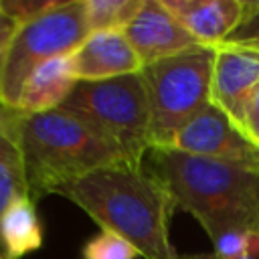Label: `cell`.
Here are the masks:
<instances>
[{
    "label": "cell",
    "mask_w": 259,
    "mask_h": 259,
    "mask_svg": "<svg viewBox=\"0 0 259 259\" xmlns=\"http://www.w3.org/2000/svg\"><path fill=\"white\" fill-rule=\"evenodd\" d=\"M101 231L132 243L144 259H178L170 241V219L176 206L164 182L144 166L97 168L57 190Z\"/></svg>",
    "instance_id": "obj_1"
},
{
    "label": "cell",
    "mask_w": 259,
    "mask_h": 259,
    "mask_svg": "<svg viewBox=\"0 0 259 259\" xmlns=\"http://www.w3.org/2000/svg\"><path fill=\"white\" fill-rule=\"evenodd\" d=\"M154 172L176 206L190 212L208 239L227 231L259 233V168L190 156L172 148H152Z\"/></svg>",
    "instance_id": "obj_2"
},
{
    "label": "cell",
    "mask_w": 259,
    "mask_h": 259,
    "mask_svg": "<svg viewBox=\"0 0 259 259\" xmlns=\"http://www.w3.org/2000/svg\"><path fill=\"white\" fill-rule=\"evenodd\" d=\"M12 130L24 160L28 196L34 202L97 168L130 164L113 142L65 109L45 113L14 109Z\"/></svg>",
    "instance_id": "obj_3"
},
{
    "label": "cell",
    "mask_w": 259,
    "mask_h": 259,
    "mask_svg": "<svg viewBox=\"0 0 259 259\" xmlns=\"http://www.w3.org/2000/svg\"><path fill=\"white\" fill-rule=\"evenodd\" d=\"M65 109L113 142L134 166L152 150V109L142 73L105 81H77Z\"/></svg>",
    "instance_id": "obj_4"
},
{
    "label": "cell",
    "mask_w": 259,
    "mask_h": 259,
    "mask_svg": "<svg viewBox=\"0 0 259 259\" xmlns=\"http://www.w3.org/2000/svg\"><path fill=\"white\" fill-rule=\"evenodd\" d=\"M217 47L198 45L142 69L152 109V148H168L178 130L210 103Z\"/></svg>",
    "instance_id": "obj_5"
},
{
    "label": "cell",
    "mask_w": 259,
    "mask_h": 259,
    "mask_svg": "<svg viewBox=\"0 0 259 259\" xmlns=\"http://www.w3.org/2000/svg\"><path fill=\"white\" fill-rule=\"evenodd\" d=\"M89 34L83 0H67L59 8L16 28L4 59L0 105L18 109L30 73L57 57L71 55Z\"/></svg>",
    "instance_id": "obj_6"
},
{
    "label": "cell",
    "mask_w": 259,
    "mask_h": 259,
    "mask_svg": "<svg viewBox=\"0 0 259 259\" xmlns=\"http://www.w3.org/2000/svg\"><path fill=\"white\" fill-rule=\"evenodd\" d=\"M168 148L190 156L259 168V150L212 103L178 130Z\"/></svg>",
    "instance_id": "obj_7"
},
{
    "label": "cell",
    "mask_w": 259,
    "mask_h": 259,
    "mask_svg": "<svg viewBox=\"0 0 259 259\" xmlns=\"http://www.w3.org/2000/svg\"><path fill=\"white\" fill-rule=\"evenodd\" d=\"M259 87V53L233 45H219L212 83L210 103L219 107L239 130L245 123L251 97Z\"/></svg>",
    "instance_id": "obj_8"
},
{
    "label": "cell",
    "mask_w": 259,
    "mask_h": 259,
    "mask_svg": "<svg viewBox=\"0 0 259 259\" xmlns=\"http://www.w3.org/2000/svg\"><path fill=\"white\" fill-rule=\"evenodd\" d=\"M123 34L144 67L200 45L162 0H144L140 12L125 26Z\"/></svg>",
    "instance_id": "obj_9"
},
{
    "label": "cell",
    "mask_w": 259,
    "mask_h": 259,
    "mask_svg": "<svg viewBox=\"0 0 259 259\" xmlns=\"http://www.w3.org/2000/svg\"><path fill=\"white\" fill-rule=\"evenodd\" d=\"M77 81H105L142 73L144 65L130 40L119 30L91 32L69 55Z\"/></svg>",
    "instance_id": "obj_10"
},
{
    "label": "cell",
    "mask_w": 259,
    "mask_h": 259,
    "mask_svg": "<svg viewBox=\"0 0 259 259\" xmlns=\"http://www.w3.org/2000/svg\"><path fill=\"white\" fill-rule=\"evenodd\" d=\"M178 22L206 47L223 45L243 22L247 0H162Z\"/></svg>",
    "instance_id": "obj_11"
},
{
    "label": "cell",
    "mask_w": 259,
    "mask_h": 259,
    "mask_svg": "<svg viewBox=\"0 0 259 259\" xmlns=\"http://www.w3.org/2000/svg\"><path fill=\"white\" fill-rule=\"evenodd\" d=\"M77 79L71 71L69 55L38 65L26 79L18 109L24 113H45L59 109L75 89Z\"/></svg>",
    "instance_id": "obj_12"
},
{
    "label": "cell",
    "mask_w": 259,
    "mask_h": 259,
    "mask_svg": "<svg viewBox=\"0 0 259 259\" xmlns=\"http://www.w3.org/2000/svg\"><path fill=\"white\" fill-rule=\"evenodd\" d=\"M42 225L34 200L24 194L0 217V251L6 259H22L42 247Z\"/></svg>",
    "instance_id": "obj_13"
},
{
    "label": "cell",
    "mask_w": 259,
    "mask_h": 259,
    "mask_svg": "<svg viewBox=\"0 0 259 259\" xmlns=\"http://www.w3.org/2000/svg\"><path fill=\"white\" fill-rule=\"evenodd\" d=\"M12 111L0 105V217L16 198L28 194L24 160L12 130Z\"/></svg>",
    "instance_id": "obj_14"
},
{
    "label": "cell",
    "mask_w": 259,
    "mask_h": 259,
    "mask_svg": "<svg viewBox=\"0 0 259 259\" xmlns=\"http://www.w3.org/2000/svg\"><path fill=\"white\" fill-rule=\"evenodd\" d=\"M144 0H83L85 24L89 34L101 30H119L134 20Z\"/></svg>",
    "instance_id": "obj_15"
},
{
    "label": "cell",
    "mask_w": 259,
    "mask_h": 259,
    "mask_svg": "<svg viewBox=\"0 0 259 259\" xmlns=\"http://www.w3.org/2000/svg\"><path fill=\"white\" fill-rule=\"evenodd\" d=\"M83 259H136L142 257L140 251L111 231H101L87 239L81 251Z\"/></svg>",
    "instance_id": "obj_16"
},
{
    "label": "cell",
    "mask_w": 259,
    "mask_h": 259,
    "mask_svg": "<svg viewBox=\"0 0 259 259\" xmlns=\"http://www.w3.org/2000/svg\"><path fill=\"white\" fill-rule=\"evenodd\" d=\"M210 241L214 259H237L241 255L255 257L259 253V233L255 231H227Z\"/></svg>",
    "instance_id": "obj_17"
},
{
    "label": "cell",
    "mask_w": 259,
    "mask_h": 259,
    "mask_svg": "<svg viewBox=\"0 0 259 259\" xmlns=\"http://www.w3.org/2000/svg\"><path fill=\"white\" fill-rule=\"evenodd\" d=\"M61 4L63 2H55V0H0V10L4 14H8L18 26H22V24L59 8Z\"/></svg>",
    "instance_id": "obj_18"
},
{
    "label": "cell",
    "mask_w": 259,
    "mask_h": 259,
    "mask_svg": "<svg viewBox=\"0 0 259 259\" xmlns=\"http://www.w3.org/2000/svg\"><path fill=\"white\" fill-rule=\"evenodd\" d=\"M225 45L243 47V49H251L259 53V2H249L243 22L225 40Z\"/></svg>",
    "instance_id": "obj_19"
},
{
    "label": "cell",
    "mask_w": 259,
    "mask_h": 259,
    "mask_svg": "<svg viewBox=\"0 0 259 259\" xmlns=\"http://www.w3.org/2000/svg\"><path fill=\"white\" fill-rule=\"evenodd\" d=\"M18 24L0 10V81H2V69H4V59H6V53H8V45L16 32Z\"/></svg>",
    "instance_id": "obj_20"
},
{
    "label": "cell",
    "mask_w": 259,
    "mask_h": 259,
    "mask_svg": "<svg viewBox=\"0 0 259 259\" xmlns=\"http://www.w3.org/2000/svg\"><path fill=\"white\" fill-rule=\"evenodd\" d=\"M241 132H243V136L259 150V111H249V113H247Z\"/></svg>",
    "instance_id": "obj_21"
},
{
    "label": "cell",
    "mask_w": 259,
    "mask_h": 259,
    "mask_svg": "<svg viewBox=\"0 0 259 259\" xmlns=\"http://www.w3.org/2000/svg\"><path fill=\"white\" fill-rule=\"evenodd\" d=\"M249 111H259V87H257V91H255V93H253V97H251ZM249 111H247V113H249Z\"/></svg>",
    "instance_id": "obj_22"
},
{
    "label": "cell",
    "mask_w": 259,
    "mask_h": 259,
    "mask_svg": "<svg viewBox=\"0 0 259 259\" xmlns=\"http://www.w3.org/2000/svg\"><path fill=\"white\" fill-rule=\"evenodd\" d=\"M237 259H255L253 255H241V257H237Z\"/></svg>",
    "instance_id": "obj_23"
},
{
    "label": "cell",
    "mask_w": 259,
    "mask_h": 259,
    "mask_svg": "<svg viewBox=\"0 0 259 259\" xmlns=\"http://www.w3.org/2000/svg\"><path fill=\"white\" fill-rule=\"evenodd\" d=\"M0 259H6V257H4V255H0Z\"/></svg>",
    "instance_id": "obj_24"
}]
</instances>
